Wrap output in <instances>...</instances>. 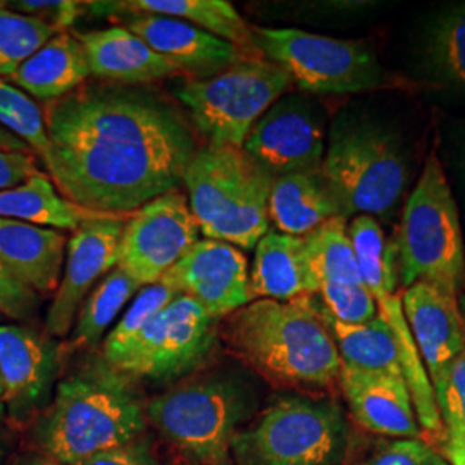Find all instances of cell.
<instances>
[{
	"instance_id": "obj_45",
	"label": "cell",
	"mask_w": 465,
	"mask_h": 465,
	"mask_svg": "<svg viewBox=\"0 0 465 465\" xmlns=\"http://www.w3.org/2000/svg\"><path fill=\"white\" fill-rule=\"evenodd\" d=\"M7 450H9V443H7V436H5V430L0 424V465H4V460L7 457Z\"/></svg>"
},
{
	"instance_id": "obj_35",
	"label": "cell",
	"mask_w": 465,
	"mask_h": 465,
	"mask_svg": "<svg viewBox=\"0 0 465 465\" xmlns=\"http://www.w3.org/2000/svg\"><path fill=\"white\" fill-rule=\"evenodd\" d=\"M317 299L332 319L345 324H366L378 316V303L366 284L321 282Z\"/></svg>"
},
{
	"instance_id": "obj_27",
	"label": "cell",
	"mask_w": 465,
	"mask_h": 465,
	"mask_svg": "<svg viewBox=\"0 0 465 465\" xmlns=\"http://www.w3.org/2000/svg\"><path fill=\"white\" fill-rule=\"evenodd\" d=\"M114 9L178 17L200 30L232 44L247 55H262L257 49L253 28L224 0H132L114 4Z\"/></svg>"
},
{
	"instance_id": "obj_13",
	"label": "cell",
	"mask_w": 465,
	"mask_h": 465,
	"mask_svg": "<svg viewBox=\"0 0 465 465\" xmlns=\"http://www.w3.org/2000/svg\"><path fill=\"white\" fill-rule=\"evenodd\" d=\"M324 107L307 94H284L261 117L242 149L274 180L322 166L328 130Z\"/></svg>"
},
{
	"instance_id": "obj_24",
	"label": "cell",
	"mask_w": 465,
	"mask_h": 465,
	"mask_svg": "<svg viewBox=\"0 0 465 465\" xmlns=\"http://www.w3.org/2000/svg\"><path fill=\"white\" fill-rule=\"evenodd\" d=\"M92 76L84 45L76 35H54L21 64L9 82L32 99L54 102L76 92Z\"/></svg>"
},
{
	"instance_id": "obj_49",
	"label": "cell",
	"mask_w": 465,
	"mask_h": 465,
	"mask_svg": "<svg viewBox=\"0 0 465 465\" xmlns=\"http://www.w3.org/2000/svg\"><path fill=\"white\" fill-rule=\"evenodd\" d=\"M0 324H2V316H0Z\"/></svg>"
},
{
	"instance_id": "obj_38",
	"label": "cell",
	"mask_w": 465,
	"mask_h": 465,
	"mask_svg": "<svg viewBox=\"0 0 465 465\" xmlns=\"http://www.w3.org/2000/svg\"><path fill=\"white\" fill-rule=\"evenodd\" d=\"M40 295L0 262V316L30 321L40 307Z\"/></svg>"
},
{
	"instance_id": "obj_14",
	"label": "cell",
	"mask_w": 465,
	"mask_h": 465,
	"mask_svg": "<svg viewBox=\"0 0 465 465\" xmlns=\"http://www.w3.org/2000/svg\"><path fill=\"white\" fill-rule=\"evenodd\" d=\"M59 367L61 347L47 332L25 324H0L2 400L13 424L34 422L49 407Z\"/></svg>"
},
{
	"instance_id": "obj_15",
	"label": "cell",
	"mask_w": 465,
	"mask_h": 465,
	"mask_svg": "<svg viewBox=\"0 0 465 465\" xmlns=\"http://www.w3.org/2000/svg\"><path fill=\"white\" fill-rule=\"evenodd\" d=\"M124 216L102 214L84 221L67 240L63 278L45 317L52 338H66L90 290L117 266Z\"/></svg>"
},
{
	"instance_id": "obj_34",
	"label": "cell",
	"mask_w": 465,
	"mask_h": 465,
	"mask_svg": "<svg viewBox=\"0 0 465 465\" xmlns=\"http://www.w3.org/2000/svg\"><path fill=\"white\" fill-rule=\"evenodd\" d=\"M0 126L23 140L38 159H47L50 142L42 107L7 80H0Z\"/></svg>"
},
{
	"instance_id": "obj_47",
	"label": "cell",
	"mask_w": 465,
	"mask_h": 465,
	"mask_svg": "<svg viewBox=\"0 0 465 465\" xmlns=\"http://www.w3.org/2000/svg\"><path fill=\"white\" fill-rule=\"evenodd\" d=\"M4 390H2V381H0V419H4L5 417V411H4Z\"/></svg>"
},
{
	"instance_id": "obj_43",
	"label": "cell",
	"mask_w": 465,
	"mask_h": 465,
	"mask_svg": "<svg viewBox=\"0 0 465 465\" xmlns=\"http://www.w3.org/2000/svg\"><path fill=\"white\" fill-rule=\"evenodd\" d=\"M0 152H23V153H34L32 149H30L23 140H19L17 136H15L11 132H7V130H5V128H2V126H0Z\"/></svg>"
},
{
	"instance_id": "obj_44",
	"label": "cell",
	"mask_w": 465,
	"mask_h": 465,
	"mask_svg": "<svg viewBox=\"0 0 465 465\" xmlns=\"http://www.w3.org/2000/svg\"><path fill=\"white\" fill-rule=\"evenodd\" d=\"M19 465H63L59 464V462H55V460H52L49 457H45V455H35V457H30V459H26L25 462H21Z\"/></svg>"
},
{
	"instance_id": "obj_4",
	"label": "cell",
	"mask_w": 465,
	"mask_h": 465,
	"mask_svg": "<svg viewBox=\"0 0 465 465\" xmlns=\"http://www.w3.org/2000/svg\"><path fill=\"white\" fill-rule=\"evenodd\" d=\"M259 405L253 372L211 367L147 401L145 417L188 464L232 465V438Z\"/></svg>"
},
{
	"instance_id": "obj_31",
	"label": "cell",
	"mask_w": 465,
	"mask_h": 465,
	"mask_svg": "<svg viewBox=\"0 0 465 465\" xmlns=\"http://www.w3.org/2000/svg\"><path fill=\"white\" fill-rule=\"evenodd\" d=\"M303 238L319 282L364 284L350 242L349 219L334 217Z\"/></svg>"
},
{
	"instance_id": "obj_7",
	"label": "cell",
	"mask_w": 465,
	"mask_h": 465,
	"mask_svg": "<svg viewBox=\"0 0 465 465\" xmlns=\"http://www.w3.org/2000/svg\"><path fill=\"white\" fill-rule=\"evenodd\" d=\"M349 445V420L336 400L290 393L234 434L232 465H341Z\"/></svg>"
},
{
	"instance_id": "obj_39",
	"label": "cell",
	"mask_w": 465,
	"mask_h": 465,
	"mask_svg": "<svg viewBox=\"0 0 465 465\" xmlns=\"http://www.w3.org/2000/svg\"><path fill=\"white\" fill-rule=\"evenodd\" d=\"M5 7L16 11L19 15L35 17L45 25L52 26L54 30L67 32V28L76 21L78 15L82 13V4L73 0H57V2H40V0H19V2H7Z\"/></svg>"
},
{
	"instance_id": "obj_41",
	"label": "cell",
	"mask_w": 465,
	"mask_h": 465,
	"mask_svg": "<svg viewBox=\"0 0 465 465\" xmlns=\"http://www.w3.org/2000/svg\"><path fill=\"white\" fill-rule=\"evenodd\" d=\"M40 169L34 153L23 152H0V190L13 188L34 176Z\"/></svg>"
},
{
	"instance_id": "obj_19",
	"label": "cell",
	"mask_w": 465,
	"mask_h": 465,
	"mask_svg": "<svg viewBox=\"0 0 465 465\" xmlns=\"http://www.w3.org/2000/svg\"><path fill=\"white\" fill-rule=\"evenodd\" d=\"M338 386L350 414L367 431L399 440H419L416 409L401 376L341 366Z\"/></svg>"
},
{
	"instance_id": "obj_6",
	"label": "cell",
	"mask_w": 465,
	"mask_h": 465,
	"mask_svg": "<svg viewBox=\"0 0 465 465\" xmlns=\"http://www.w3.org/2000/svg\"><path fill=\"white\" fill-rule=\"evenodd\" d=\"M183 184L192 214L207 240L252 250L269 232L272 178L245 150L213 145L197 150Z\"/></svg>"
},
{
	"instance_id": "obj_36",
	"label": "cell",
	"mask_w": 465,
	"mask_h": 465,
	"mask_svg": "<svg viewBox=\"0 0 465 465\" xmlns=\"http://www.w3.org/2000/svg\"><path fill=\"white\" fill-rule=\"evenodd\" d=\"M432 390L447 434L465 436V350Z\"/></svg>"
},
{
	"instance_id": "obj_9",
	"label": "cell",
	"mask_w": 465,
	"mask_h": 465,
	"mask_svg": "<svg viewBox=\"0 0 465 465\" xmlns=\"http://www.w3.org/2000/svg\"><path fill=\"white\" fill-rule=\"evenodd\" d=\"M293 86L290 74L264 55L243 57L209 78L174 88L190 123L213 147H243L253 124Z\"/></svg>"
},
{
	"instance_id": "obj_33",
	"label": "cell",
	"mask_w": 465,
	"mask_h": 465,
	"mask_svg": "<svg viewBox=\"0 0 465 465\" xmlns=\"http://www.w3.org/2000/svg\"><path fill=\"white\" fill-rule=\"evenodd\" d=\"M59 32L35 17L0 5V80L11 78L36 50Z\"/></svg>"
},
{
	"instance_id": "obj_11",
	"label": "cell",
	"mask_w": 465,
	"mask_h": 465,
	"mask_svg": "<svg viewBox=\"0 0 465 465\" xmlns=\"http://www.w3.org/2000/svg\"><path fill=\"white\" fill-rule=\"evenodd\" d=\"M221 321L195 300L180 295L153 317L113 369L132 380L176 384L211 364Z\"/></svg>"
},
{
	"instance_id": "obj_32",
	"label": "cell",
	"mask_w": 465,
	"mask_h": 465,
	"mask_svg": "<svg viewBox=\"0 0 465 465\" xmlns=\"http://www.w3.org/2000/svg\"><path fill=\"white\" fill-rule=\"evenodd\" d=\"M182 293L163 278L161 282L143 286L134 297L130 309L117 321L113 331L104 341V361L111 366L134 343V338L157 314Z\"/></svg>"
},
{
	"instance_id": "obj_29",
	"label": "cell",
	"mask_w": 465,
	"mask_h": 465,
	"mask_svg": "<svg viewBox=\"0 0 465 465\" xmlns=\"http://www.w3.org/2000/svg\"><path fill=\"white\" fill-rule=\"evenodd\" d=\"M349 236L362 282L376 303L393 297L400 284L395 242L386 238L380 221L371 216L353 217L349 223Z\"/></svg>"
},
{
	"instance_id": "obj_20",
	"label": "cell",
	"mask_w": 465,
	"mask_h": 465,
	"mask_svg": "<svg viewBox=\"0 0 465 465\" xmlns=\"http://www.w3.org/2000/svg\"><path fill=\"white\" fill-rule=\"evenodd\" d=\"M92 76L107 84L142 86L183 74L124 26L76 34Z\"/></svg>"
},
{
	"instance_id": "obj_10",
	"label": "cell",
	"mask_w": 465,
	"mask_h": 465,
	"mask_svg": "<svg viewBox=\"0 0 465 465\" xmlns=\"http://www.w3.org/2000/svg\"><path fill=\"white\" fill-rule=\"evenodd\" d=\"M253 36L261 54L307 95H350L390 84V74L366 40L299 28H253Z\"/></svg>"
},
{
	"instance_id": "obj_2",
	"label": "cell",
	"mask_w": 465,
	"mask_h": 465,
	"mask_svg": "<svg viewBox=\"0 0 465 465\" xmlns=\"http://www.w3.org/2000/svg\"><path fill=\"white\" fill-rule=\"evenodd\" d=\"M219 340L250 372L280 388L307 393L340 382L343 364L317 295L252 300L221 321Z\"/></svg>"
},
{
	"instance_id": "obj_37",
	"label": "cell",
	"mask_w": 465,
	"mask_h": 465,
	"mask_svg": "<svg viewBox=\"0 0 465 465\" xmlns=\"http://www.w3.org/2000/svg\"><path fill=\"white\" fill-rule=\"evenodd\" d=\"M362 465H450L420 440H395L376 450Z\"/></svg>"
},
{
	"instance_id": "obj_1",
	"label": "cell",
	"mask_w": 465,
	"mask_h": 465,
	"mask_svg": "<svg viewBox=\"0 0 465 465\" xmlns=\"http://www.w3.org/2000/svg\"><path fill=\"white\" fill-rule=\"evenodd\" d=\"M44 117L52 183L100 214L124 216L176 190L199 150L183 113L145 86L84 84Z\"/></svg>"
},
{
	"instance_id": "obj_22",
	"label": "cell",
	"mask_w": 465,
	"mask_h": 465,
	"mask_svg": "<svg viewBox=\"0 0 465 465\" xmlns=\"http://www.w3.org/2000/svg\"><path fill=\"white\" fill-rule=\"evenodd\" d=\"M317 280L305 249L303 236H290L276 230L259 240L250 271L252 299L290 302L317 295Z\"/></svg>"
},
{
	"instance_id": "obj_26",
	"label": "cell",
	"mask_w": 465,
	"mask_h": 465,
	"mask_svg": "<svg viewBox=\"0 0 465 465\" xmlns=\"http://www.w3.org/2000/svg\"><path fill=\"white\" fill-rule=\"evenodd\" d=\"M419 66L432 84L465 95V2L441 9L428 23Z\"/></svg>"
},
{
	"instance_id": "obj_28",
	"label": "cell",
	"mask_w": 465,
	"mask_h": 465,
	"mask_svg": "<svg viewBox=\"0 0 465 465\" xmlns=\"http://www.w3.org/2000/svg\"><path fill=\"white\" fill-rule=\"evenodd\" d=\"M322 317L328 330L331 331L334 345L338 349L343 366L403 378L395 332L380 312L366 324L340 322L332 319L324 311V307H322Z\"/></svg>"
},
{
	"instance_id": "obj_46",
	"label": "cell",
	"mask_w": 465,
	"mask_h": 465,
	"mask_svg": "<svg viewBox=\"0 0 465 465\" xmlns=\"http://www.w3.org/2000/svg\"><path fill=\"white\" fill-rule=\"evenodd\" d=\"M457 305H459V312H460V317H462V326H464L465 336V292H462V293L459 295V299H457Z\"/></svg>"
},
{
	"instance_id": "obj_30",
	"label": "cell",
	"mask_w": 465,
	"mask_h": 465,
	"mask_svg": "<svg viewBox=\"0 0 465 465\" xmlns=\"http://www.w3.org/2000/svg\"><path fill=\"white\" fill-rule=\"evenodd\" d=\"M142 288L143 286L134 282L121 267L116 266L109 274H105V278L94 288L90 297H86L80 307L69 340L71 349L97 345L104 332L111 328V324L121 314L124 305Z\"/></svg>"
},
{
	"instance_id": "obj_18",
	"label": "cell",
	"mask_w": 465,
	"mask_h": 465,
	"mask_svg": "<svg viewBox=\"0 0 465 465\" xmlns=\"http://www.w3.org/2000/svg\"><path fill=\"white\" fill-rule=\"evenodd\" d=\"M400 299L417 351L434 388L465 350L457 299L428 282L405 288Z\"/></svg>"
},
{
	"instance_id": "obj_12",
	"label": "cell",
	"mask_w": 465,
	"mask_h": 465,
	"mask_svg": "<svg viewBox=\"0 0 465 465\" xmlns=\"http://www.w3.org/2000/svg\"><path fill=\"white\" fill-rule=\"evenodd\" d=\"M197 242L199 223L176 188L134 211L119 242L117 267L149 286L161 282Z\"/></svg>"
},
{
	"instance_id": "obj_25",
	"label": "cell",
	"mask_w": 465,
	"mask_h": 465,
	"mask_svg": "<svg viewBox=\"0 0 465 465\" xmlns=\"http://www.w3.org/2000/svg\"><path fill=\"white\" fill-rule=\"evenodd\" d=\"M102 216L64 199L49 176L35 173L23 183L0 190V217L50 228L74 232L84 221Z\"/></svg>"
},
{
	"instance_id": "obj_23",
	"label": "cell",
	"mask_w": 465,
	"mask_h": 465,
	"mask_svg": "<svg viewBox=\"0 0 465 465\" xmlns=\"http://www.w3.org/2000/svg\"><path fill=\"white\" fill-rule=\"evenodd\" d=\"M267 211L276 232L290 236H307L334 217H345L321 169L274 178Z\"/></svg>"
},
{
	"instance_id": "obj_3",
	"label": "cell",
	"mask_w": 465,
	"mask_h": 465,
	"mask_svg": "<svg viewBox=\"0 0 465 465\" xmlns=\"http://www.w3.org/2000/svg\"><path fill=\"white\" fill-rule=\"evenodd\" d=\"M34 422L42 455L78 465L140 438L147 417L130 380L102 359L57 382L49 407Z\"/></svg>"
},
{
	"instance_id": "obj_21",
	"label": "cell",
	"mask_w": 465,
	"mask_h": 465,
	"mask_svg": "<svg viewBox=\"0 0 465 465\" xmlns=\"http://www.w3.org/2000/svg\"><path fill=\"white\" fill-rule=\"evenodd\" d=\"M64 232L0 217V262L38 295H52L66 261Z\"/></svg>"
},
{
	"instance_id": "obj_42",
	"label": "cell",
	"mask_w": 465,
	"mask_h": 465,
	"mask_svg": "<svg viewBox=\"0 0 465 465\" xmlns=\"http://www.w3.org/2000/svg\"><path fill=\"white\" fill-rule=\"evenodd\" d=\"M443 451L450 465H465V436L447 434Z\"/></svg>"
},
{
	"instance_id": "obj_5",
	"label": "cell",
	"mask_w": 465,
	"mask_h": 465,
	"mask_svg": "<svg viewBox=\"0 0 465 465\" xmlns=\"http://www.w3.org/2000/svg\"><path fill=\"white\" fill-rule=\"evenodd\" d=\"M321 173L343 214L388 219L409 182L407 147L374 117L343 113L332 121Z\"/></svg>"
},
{
	"instance_id": "obj_8",
	"label": "cell",
	"mask_w": 465,
	"mask_h": 465,
	"mask_svg": "<svg viewBox=\"0 0 465 465\" xmlns=\"http://www.w3.org/2000/svg\"><path fill=\"white\" fill-rule=\"evenodd\" d=\"M399 282H428L459 299L465 292V249L457 202L436 155L403 207L395 240Z\"/></svg>"
},
{
	"instance_id": "obj_40",
	"label": "cell",
	"mask_w": 465,
	"mask_h": 465,
	"mask_svg": "<svg viewBox=\"0 0 465 465\" xmlns=\"http://www.w3.org/2000/svg\"><path fill=\"white\" fill-rule=\"evenodd\" d=\"M78 465H159L149 443L140 436L132 443L97 453Z\"/></svg>"
},
{
	"instance_id": "obj_16",
	"label": "cell",
	"mask_w": 465,
	"mask_h": 465,
	"mask_svg": "<svg viewBox=\"0 0 465 465\" xmlns=\"http://www.w3.org/2000/svg\"><path fill=\"white\" fill-rule=\"evenodd\" d=\"M164 280L219 321L253 300L247 257L224 242L200 240Z\"/></svg>"
},
{
	"instance_id": "obj_48",
	"label": "cell",
	"mask_w": 465,
	"mask_h": 465,
	"mask_svg": "<svg viewBox=\"0 0 465 465\" xmlns=\"http://www.w3.org/2000/svg\"><path fill=\"white\" fill-rule=\"evenodd\" d=\"M464 176H465V153H464Z\"/></svg>"
},
{
	"instance_id": "obj_17",
	"label": "cell",
	"mask_w": 465,
	"mask_h": 465,
	"mask_svg": "<svg viewBox=\"0 0 465 465\" xmlns=\"http://www.w3.org/2000/svg\"><path fill=\"white\" fill-rule=\"evenodd\" d=\"M124 28L140 36L150 49L163 55L182 73L209 78L247 55L230 42L217 38L178 17L126 11Z\"/></svg>"
}]
</instances>
